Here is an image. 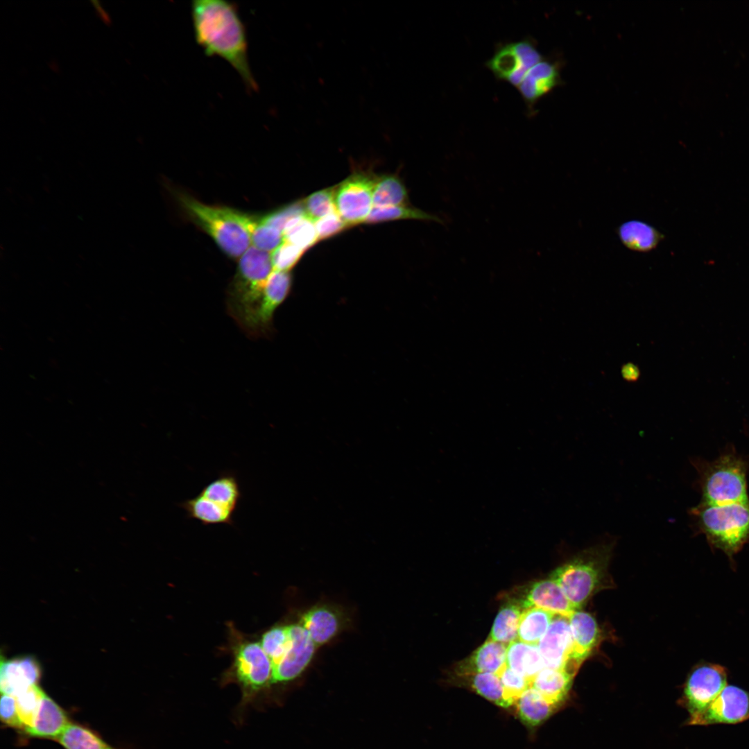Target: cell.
Masks as SVG:
<instances>
[{"mask_svg":"<svg viewBox=\"0 0 749 749\" xmlns=\"http://www.w3.org/2000/svg\"><path fill=\"white\" fill-rule=\"evenodd\" d=\"M196 42L207 56H218L238 73L246 88L258 85L250 69L245 26L237 6L224 0H195L191 6Z\"/></svg>","mask_w":749,"mask_h":749,"instance_id":"1","label":"cell"},{"mask_svg":"<svg viewBox=\"0 0 749 749\" xmlns=\"http://www.w3.org/2000/svg\"><path fill=\"white\" fill-rule=\"evenodd\" d=\"M273 270L270 253L251 246L239 258L236 273L227 287V313L250 338Z\"/></svg>","mask_w":749,"mask_h":749,"instance_id":"2","label":"cell"},{"mask_svg":"<svg viewBox=\"0 0 749 749\" xmlns=\"http://www.w3.org/2000/svg\"><path fill=\"white\" fill-rule=\"evenodd\" d=\"M177 199L189 219L205 232L231 258H240L252 246L255 218L232 208L204 204L185 193Z\"/></svg>","mask_w":749,"mask_h":749,"instance_id":"3","label":"cell"},{"mask_svg":"<svg viewBox=\"0 0 749 749\" xmlns=\"http://www.w3.org/2000/svg\"><path fill=\"white\" fill-rule=\"evenodd\" d=\"M229 628L232 662L223 674L221 682L223 685L236 684L240 688L239 714L271 688L273 666L259 640L246 638L232 625Z\"/></svg>","mask_w":749,"mask_h":749,"instance_id":"4","label":"cell"},{"mask_svg":"<svg viewBox=\"0 0 749 749\" xmlns=\"http://www.w3.org/2000/svg\"><path fill=\"white\" fill-rule=\"evenodd\" d=\"M689 513L711 547L723 551L730 560L749 542V501L720 505L699 503Z\"/></svg>","mask_w":749,"mask_h":749,"instance_id":"5","label":"cell"},{"mask_svg":"<svg viewBox=\"0 0 749 749\" xmlns=\"http://www.w3.org/2000/svg\"><path fill=\"white\" fill-rule=\"evenodd\" d=\"M613 543L600 544L576 554L557 568L551 578L560 587L576 610L603 587Z\"/></svg>","mask_w":749,"mask_h":749,"instance_id":"6","label":"cell"},{"mask_svg":"<svg viewBox=\"0 0 749 749\" xmlns=\"http://www.w3.org/2000/svg\"><path fill=\"white\" fill-rule=\"evenodd\" d=\"M699 473L701 501L705 504L749 501L747 490L748 465L732 451L711 462H694Z\"/></svg>","mask_w":749,"mask_h":749,"instance_id":"7","label":"cell"},{"mask_svg":"<svg viewBox=\"0 0 749 749\" xmlns=\"http://www.w3.org/2000/svg\"><path fill=\"white\" fill-rule=\"evenodd\" d=\"M242 497L236 474L221 472L193 497L179 503L187 516L204 526L234 524V515Z\"/></svg>","mask_w":749,"mask_h":749,"instance_id":"8","label":"cell"},{"mask_svg":"<svg viewBox=\"0 0 749 749\" xmlns=\"http://www.w3.org/2000/svg\"><path fill=\"white\" fill-rule=\"evenodd\" d=\"M727 669L718 664L702 662L689 672L679 703L689 717L703 711L728 685Z\"/></svg>","mask_w":749,"mask_h":749,"instance_id":"9","label":"cell"},{"mask_svg":"<svg viewBox=\"0 0 749 749\" xmlns=\"http://www.w3.org/2000/svg\"><path fill=\"white\" fill-rule=\"evenodd\" d=\"M375 179L370 173L358 171L335 187L336 211L350 226L365 223L369 216Z\"/></svg>","mask_w":749,"mask_h":749,"instance_id":"10","label":"cell"},{"mask_svg":"<svg viewBox=\"0 0 749 749\" xmlns=\"http://www.w3.org/2000/svg\"><path fill=\"white\" fill-rule=\"evenodd\" d=\"M749 719V691L727 685L718 696L698 714L689 717L688 725L737 724Z\"/></svg>","mask_w":749,"mask_h":749,"instance_id":"11","label":"cell"},{"mask_svg":"<svg viewBox=\"0 0 749 749\" xmlns=\"http://www.w3.org/2000/svg\"><path fill=\"white\" fill-rule=\"evenodd\" d=\"M290 641L281 660L273 666L271 687L293 681L310 664L316 646L299 623L288 624Z\"/></svg>","mask_w":749,"mask_h":749,"instance_id":"12","label":"cell"},{"mask_svg":"<svg viewBox=\"0 0 749 749\" xmlns=\"http://www.w3.org/2000/svg\"><path fill=\"white\" fill-rule=\"evenodd\" d=\"M537 646L544 667L576 674L579 666L571 660L573 640L568 618L555 615Z\"/></svg>","mask_w":749,"mask_h":749,"instance_id":"13","label":"cell"},{"mask_svg":"<svg viewBox=\"0 0 749 749\" xmlns=\"http://www.w3.org/2000/svg\"><path fill=\"white\" fill-rule=\"evenodd\" d=\"M290 272L273 270L264 291L261 308L257 316L252 338H267L273 333V318L277 309L286 300L292 287Z\"/></svg>","mask_w":749,"mask_h":749,"instance_id":"14","label":"cell"},{"mask_svg":"<svg viewBox=\"0 0 749 749\" xmlns=\"http://www.w3.org/2000/svg\"><path fill=\"white\" fill-rule=\"evenodd\" d=\"M298 623L318 648L338 635L344 627L345 619L337 608L329 605H318L305 611Z\"/></svg>","mask_w":749,"mask_h":749,"instance_id":"15","label":"cell"},{"mask_svg":"<svg viewBox=\"0 0 749 749\" xmlns=\"http://www.w3.org/2000/svg\"><path fill=\"white\" fill-rule=\"evenodd\" d=\"M41 668L32 656L1 661L0 688L3 694L14 696L31 685H37Z\"/></svg>","mask_w":749,"mask_h":749,"instance_id":"16","label":"cell"},{"mask_svg":"<svg viewBox=\"0 0 749 749\" xmlns=\"http://www.w3.org/2000/svg\"><path fill=\"white\" fill-rule=\"evenodd\" d=\"M561 83L559 65L552 61L541 60L531 68L517 87L528 106Z\"/></svg>","mask_w":749,"mask_h":749,"instance_id":"17","label":"cell"},{"mask_svg":"<svg viewBox=\"0 0 749 749\" xmlns=\"http://www.w3.org/2000/svg\"><path fill=\"white\" fill-rule=\"evenodd\" d=\"M522 608L537 607L555 615L569 618L576 610L559 585L551 578L533 584L522 602Z\"/></svg>","mask_w":749,"mask_h":749,"instance_id":"18","label":"cell"},{"mask_svg":"<svg viewBox=\"0 0 749 749\" xmlns=\"http://www.w3.org/2000/svg\"><path fill=\"white\" fill-rule=\"evenodd\" d=\"M568 619L573 640L571 660L580 666L598 644L600 631L589 613L575 610Z\"/></svg>","mask_w":749,"mask_h":749,"instance_id":"19","label":"cell"},{"mask_svg":"<svg viewBox=\"0 0 749 749\" xmlns=\"http://www.w3.org/2000/svg\"><path fill=\"white\" fill-rule=\"evenodd\" d=\"M508 645L488 639L458 666L459 675L473 673L498 674L506 665Z\"/></svg>","mask_w":749,"mask_h":749,"instance_id":"20","label":"cell"},{"mask_svg":"<svg viewBox=\"0 0 749 749\" xmlns=\"http://www.w3.org/2000/svg\"><path fill=\"white\" fill-rule=\"evenodd\" d=\"M69 723L65 712L45 694L34 725L27 734L35 737L58 739Z\"/></svg>","mask_w":749,"mask_h":749,"instance_id":"21","label":"cell"},{"mask_svg":"<svg viewBox=\"0 0 749 749\" xmlns=\"http://www.w3.org/2000/svg\"><path fill=\"white\" fill-rule=\"evenodd\" d=\"M574 675L565 669L544 667L532 679L531 687L559 707L566 699Z\"/></svg>","mask_w":749,"mask_h":749,"instance_id":"22","label":"cell"},{"mask_svg":"<svg viewBox=\"0 0 749 749\" xmlns=\"http://www.w3.org/2000/svg\"><path fill=\"white\" fill-rule=\"evenodd\" d=\"M506 664L515 672L532 680L544 668L537 644L515 640L507 646Z\"/></svg>","mask_w":749,"mask_h":749,"instance_id":"23","label":"cell"},{"mask_svg":"<svg viewBox=\"0 0 749 749\" xmlns=\"http://www.w3.org/2000/svg\"><path fill=\"white\" fill-rule=\"evenodd\" d=\"M617 234L622 244L629 250L646 252L654 250L662 239V234L650 224L631 220L621 224Z\"/></svg>","mask_w":749,"mask_h":749,"instance_id":"24","label":"cell"},{"mask_svg":"<svg viewBox=\"0 0 749 749\" xmlns=\"http://www.w3.org/2000/svg\"><path fill=\"white\" fill-rule=\"evenodd\" d=\"M514 705L518 717L528 727L539 725L558 708L531 687L521 694Z\"/></svg>","mask_w":749,"mask_h":749,"instance_id":"25","label":"cell"},{"mask_svg":"<svg viewBox=\"0 0 749 749\" xmlns=\"http://www.w3.org/2000/svg\"><path fill=\"white\" fill-rule=\"evenodd\" d=\"M555 614L537 607L523 609L517 640L531 644H538L547 631Z\"/></svg>","mask_w":749,"mask_h":749,"instance_id":"26","label":"cell"},{"mask_svg":"<svg viewBox=\"0 0 749 749\" xmlns=\"http://www.w3.org/2000/svg\"><path fill=\"white\" fill-rule=\"evenodd\" d=\"M407 189L396 175L386 174L376 177L372 204L374 207H388L408 205Z\"/></svg>","mask_w":749,"mask_h":749,"instance_id":"27","label":"cell"},{"mask_svg":"<svg viewBox=\"0 0 749 749\" xmlns=\"http://www.w3.org/2000/svg\"><path fill=\"white\" fill-rule=\"evenodd\" d=\"M522 606L510 602L498 612L488 639L508 645L517 639L518 628Z\"/></svg>","mask_w":749,"mask_h":749,"instance_id":"28","label":"cell"},{"mask_svg":"<svg viewBox=\"0 0 749 749\" xmlns=\"http://www.w3.org/2000/svg\"><path fill=\"white\" fill-rule=\"evenodd\" d=\"M460 676L464 677L472 689L485 699L503 707L512 706L497 674L473 673Z\"/></svg>","mask_w":749,"mask_h":749,"instance_id":"29","label":"cell"},{"mask_svg":"<svg viewBox=\"0 0 749 749\" xmlns=\"http://www.w3.org/2000/svg\"><path fill=\"white\" fill-rule=\"evenodd\" d=\"M403 219L433 221L441 225L445 224V221L438 216L426 212L409 205L373 207L365 223L372 224Z\"/></svg>","mask_w":749,"mask_h":749,"instance_id":"30","label":"cell"},{"mask_svg":"<svg viewBox=\"0 0 749 749\" xmlns=\"http://www.w3.org/2000/svg\"><path fill=\"white\" fill-rule=\"evenodd\" d=\"M57 739L65 749H117L79 724L69 723Z\"/></svg>","mask_w":749,"mask_h":749,"instance_id":"31","label":"cell"},{"mask_svg":"<svg viewBox=\"0 0 749 749\" xmlns=\"http://www.w3.org/2000/svg\"><path fill=\"white\" fill-rule=\"evenodd\" d=\"M45 694L37 685H34L12 696L25 732L33 727Z\"/></svg>","mask_w":749,"mask_h":749,"instance_id":"32","label":"cell"},{"mask_svg":"<svg viewBox=\"0 0 749 749\" xmlns=\"http://www.w3.org/2000/svg\"><path fill=\"white\" fill-rule=\"evenodd\" d=\"M284 241L307 250L318 241L315 222L306 214L291 221L282 232Z\"/></svg>","mask_w":749,"mask_h":749,"instance_id":"33","label":"cell"},{"mask_svg":"<svg viewBox=\"0 0 749 749\" xmlns=\"http://www.w3.org/2000/svg\"><path fill=\"white\" fill-rule=\"evenodd\" d=\"M486 66L497 78L508 80L509 77L520 67V61L514 43L506 44L500 46L486 62Z\"/></svg>","mask_w":749,"mask_h":749,"instance_id":"34","label":"cell"},{"mask_svg":"<svg viewBox=\"0 0 749 749\" xmlns=\"http://www.w3.org/2000/svg\"><path fill=\"white\" fill-rule=\"evenodd\" d=\"M289 641L288 625L272 626L261 635L260 644L270 659L272 666L281 660Z\"/></svg>","mask_w":749,"mask_h":749,"instance_id":"35","label":"cell"},{"mask_svg":"<svg viewBox=\"0 0 749 749\" xmlns=\"http://www.w3.org/2000/svg\"><path fill=\"white\" fill-rule=\"evenodd\" d=\"M305 214L314 222L336 212L335 187L316 191L303 200Z\"/></svg>","mask_w":749,"mask_h":749,"instance_id":"36","label":"cell"},{"mask_svg":"<svg viewBox=\"0 0 749 749\" xmlns=\"http://www.w3.org/2000/svg\"><path fill=\"white\" fill-rule=\"evenodd\" d=\"M514 46L520 61V67L507 81L518 87L528 71L540 62L542 56L531 40L526 39L514 42Z\"/></svg>","mask_w":749,"mask_h":749,"instance_id":"37","label":"cell"},{"mask_svg":"<svg viewBox=\"0 0 749 749\" xmlns=\"http://www.w3.org/2000/svg\"><path fill=\"white\" fill-rule=\"evenodd\" d=\"M283 241L281 231L257 220L251 234L252 246L260 250L272 252Z\"/></svg>","mask_w":749,"mask_h":749,"instance_id":"38","label":"cell"},{"mask_svg":"<svg viewBox=\"0 0 749 749\" xmlns=\"http://www.w3.org/2000/svg\"><path fill=\"white\" fill-rule=\"evenodd\" d=\"M304 214L303 200H301L268 213L259 218V221L265 225L275 227L282 232L291 221Z\"/></svg>","mask_w":749,"mask_h":749,"instance_id":"39","label":"cell"},{"mask_svg":"<svg viewBox=\"0 0 749 749\" xmlns=\"http://www.w3.org/2000/svg\"><path fill=\"white\" fill-rule=\"evenodd\" d=\"M304 252L293 244L283 241L270 252L273 270L290 272L298 263Z\"/></svg>","mask_w":749,"mask_h":749,"instance_id":"40","label":"cell"},{"mask_svg":"<svg viewBox=\"0 0 749 749\" xmlns=\"http://www.w3.org/2000/svg\"><path fill=\"white\" fill-rule=\"evenodd\" d=\"M501 680L506 697L514 705L521 694L531 687V680L505 665L497 674Z\"/></svg>","mask_w":749,"mask_h":749,"instance_id":"41","label":"cell"},{"mask_svg":"<svg viewBox=\"0 0 749 749\" xmlns=\"http://www.w3.org/2000/svg\"><path fill=\"white\" fill-rule=\"evenodd\" d=\"M315 226L318 241L330 239L350 227L337 211L316 221Z\"/></svg>","mask_w":749,"mask_h":749,"instance_id":"42","label":"cell"},{"mask_svg":"<svg viewBox=\"0 0 749 749\" xmlns=\"http://www.w3.org/2000/svg\"><path fill=\"white\" fill-rule=\"evenodd\" d=\"M0 714L1 721L10 728L24 731V725L19 717L15 698L8 694H1Z\"/></svg>","mask_w":749,"mask_h":749,"instance_id":"43","label":"cell"},{"mask_svg":"<svg viewBox=\"0 0 749 749\" xmlns=\"http://www.w3.org/2000/svg\"><path fill=\"white\" fill-rule=\"evenodd\" d=\"M622 373L627 380H635L638 377V370L635 366L626 365L622 369Z\"/></svg>","mask_w":749,"mask_h":749,"instance_id":"44","label":"cell"}]
</instances>
